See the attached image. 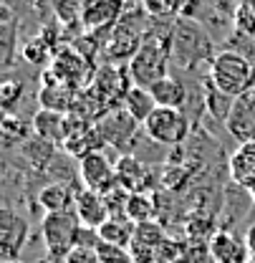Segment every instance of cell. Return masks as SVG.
<instances>
[{
  "label": "cell",
  "mask_w": 255,
  "mask_h": 263,
  "mask_svg": "<svg viewBox=\"0 0 255 263\" xmlns=\"http://www.w3.org/2000/svg\"><path fill=\"white\" fill-rule=\"evenodd\" d=\"M46 81L41 84V91H38V99H41V109H51V111H61V114H71L73 109V89L66 86L64 81H58L51 71L43 76Z\"/></svg>",
  "instance_id": "9a60e30c"
},
{
  "label": "cell",
  "mask_w": 255,
  "mask_h": 263,
  "mask_svg": "<svg viewBox=\"0 0 255 263\" xmlns=\"http://www.w3.org/2000/svg\"><path fill=\"white\" fill-rule=\"evenodd\" d=\"M134 233L136 226L127 220V218H109L101 228H99V238L101 243H109V246H119V248H131L134 243Z\"/></svg>",
  "instance_id": "7402d4cb"
},
{
  "label": "cell",
  "mask_w": 255,
  "mask_h": 263,
  "mask_svg": "<svg viewBox=\"0 0 255 263\" xmlns=\"http://www.w3.org/2000/svg\"><path fill=\"white\" fill-rule=\"evenodd\" d=\"M215 56H218V46L205 33V28L192 18H177L169 35L172 66L182 73H202V68L210 71Z\"/></svg>",
  "instance_id": "6da1fadb"
},
{
  "label": "cell",
  "mask_w": 255,
  "mask_h": 263,
  "mask_svg": "<svg viewBox=\"0 0 255 263\" xmlns=\"http://www.w3.org/2000/svg\"><path fill=\"white\" fill-rule=\"evenodd\" d=\"M114 170H116L119 187H124L127 193H144V185L149 182V170L139 157L119 155L114 162Z\"/></svg>",
  "instance_id": "2e32d148"
},
{
  "label": "cell",
  "mask_w": 255,
  "mask_h": 263,
  "mask_svg": "<svg viewBox=\"0 0 255 263\" xmlns=\"http://www.w3.org/2000/svg\"><path fill=\"white\" fill-rule=\"evenodd\" d=\"M28 129L33 132L31 124H23V119H18L15 114H5V119H3V132H5V137L8 139H18L21 144L31 137Z\"/></svg>",
  "instance_id": "4dcf8cb0"
},
{
  "label": "cell",
  "mask_w": 255,
  "mask_h": 263,
  "mask_svg": "<svg viewBox=\"0 0 255 263\" xmlns=\"http://www.w3.org/2000/svg\"><path fill=\"white\" fill-rule=\"evenodd\" d=\"M190 127L192 122L187 119L185 111H180V109H160L157 106V111L147 119V124L142 129L152 142H157L162 147H174V144H182L187 139Z\"/></svg>",
  "instance_id": "5b68a950"
},
{
  "label": "cell",
  "mask_w": 255,
  "mask_h": 263,
  "mask_svg": "<svg viewBox=\"0 0 255 263\" xmlns=\"http://www.w3.org/2000/svg\"><path fill=\"white\" fill-rule=\"evenodd\" d=\"M172 59H169V41H162L154 35H147L144 46L139 48V53L134 56V61L127 66L131 86L139 89H152L154 84H160L162 79L169 76Z\"/></svg>",
  "instance_id": "3957f363"
},
{
  "label": "cell",
  "mask_w": 255,
  "mask_h": 263,
  "mask_svg": "<svg viewBox=\"0 0 255 263\" xmlns=\"http://www.w3.org/2000/svg\"><path fill=\"white\" fill-rule=\"evenodd\" d=\"M76 193H79V187H71L64 182H48L38 190L35 197L46 213H68V210H73Z\"/></svg>",
  "instance_id": "ffe728a7"
},
{
  "label": "cell",
  "mask_w": 255,
  "mask_h": 263,
  "mask_svg": "<svg viewBox=\"0 0 255 263\" xmlns=\"http://www.w3.org/2000/svg\"><path fill=\"white\" fill-rule=\"evenodd\" d=\"M99 253V261L101 263H134L131 261V253L127 248H119V246H109V243H101L96 248Z\"/></svg>",
  "instance_id": "d6a6232c"
},
{
  "label": "cell",
  "mask_w": 255,
  "mask_h": 263,
  "mask_svg": "<svg viewBox=\"0 0 255 263\" xmlns=\"http://www.w3.org/2000/svg\"><path fill=\"white\" fill-rule=\"evenodd\" d=\"M210 258L215 263H248L250 253L245 238L230 230H215L210 238Z\"/></svg>",
  "instance_id": "4fadbf2b"
},
{
  "label": "cell",
  "mask_w": 255,
  "mask_h": 263,
  "mask_svg": "<svg viewBox=\"0 0 255 263\" xmlns=\"http://www.w3.org/2000/svg\"><path fill=\"white\" fill-rule=\"evenodd\" d=\"M79 233H81V223L76 218L73 210L68 213H46L41 220V235L46 243V251L53 261H61L76 248L79 243Z\"/></svg>",
  "instance_id": "277c9868"
},
{
  "label": "cell",
  "mask_w": 255,
  "mask_h": 263,
  "mask_svg": "<svg viewBox=\"0 0 255 263\" xmlns=\"http://www.w3.org/2000/svg\"><path fill=\"white\" fill-rule=\"evenodd\" d=\"M21 152H23V157H26V162H31L35 170H41V172H46L53 160L58 157V147L56 144H51V142H46V139H41V137H35L31 134L23 144H21Z\"/></svg>",
  "instance_id": "44dd1931"
},
{
  "label": "cell",
  "mask_w": 255,
  "mask_h": 263,
  "mask_svg": "<svg viewBox=\"0 0 255 263\" xmlns=\"http://www.w3.org/2000/svg\"><path fill=\"white\" fill-rule=\"evenodd\" d=\"M235 31L255 35V3H238V10H235Z\"/></svg>",
  "instance_id": "f546056e"
},
{
  "label": "cell",
  "mask_w": 255,
  "mask_h": 263,
  "mask_svg": "<svg viewBox=\"0 0 255 263\" xmlns=\"http://www.w3.org/2000/svg\"><path fill=\"white\" fill-rule=\"evenodd\" d=\"M225 129L238 144L255 142V89L235 99L230 117L225 122Z\"/></svg>",
  "instance_id": "30bf717a"
},
{
  "label": "cell",
  "mask_w": 255,
  "mask_h": 263,
  "mask_svg": "<svg viewBox=\"0 0 255 263\" xmlns=\"http://www.w3.org/2000/svg\"><path fill=\"white\" fill-rule=\"evenodd\" d=\"M73 213L79 218V223L84 228H91V230H99L106 220H109V208H106V200L104 195H99L94 190H81L76 193V202H73Z\"/></svg>",
  "instance_id": "5bb4252c"
},
{
  "label": "cell",
  "mask_w": 255,
  "mask_h": 263,
  "mask_svg": "<svg viewBox=\"0 0 255 263\" xmlns=\"http://www.w3.org/2000/svg\"><path fill=\"white\" fill-rule=\"evenodd\" d=\"M248 263H255V258H253V256H250V258H248Z\"/></svg>",
  "instance_id": "8d00e7d4"
},
{
  "label": "cell",
  "mask_w": 255,
  "mask_h": 263,
  "mask_svg": "<svg viewBox=\"0 0 255 263\" xmlns=\"http://www.w3.org/2000/svg\"><path fill=\"white\" fill-rule=\"evenodd\" d=\"M207 79L212 86H218L223 94L238 99L243 94H248L250 89H255V66L232 53V51H218V56L212 59L210 71H207Z\"/></svg>",
  "instance_id": "7a4b0ae2"
},
{
  "label": "cell",
  "mask_w": 255,
  "mask_h": 263,
  "mask_svg": "<svg viewBox=\"0 0 255 263\" xmlns=\"http://www.w3.org/2000/svg\"><path fill=\"white\" fill-rule=\"evenodd\" d=\"M127 5L124 3H111V0H91L84 3V15H81V26L86 33H109L116 28V23L122 21Z\"/></svg>",
  "instance_id": "9c48e42d"
},
{
  "label": "cell",
  "mask_w": 255,
  "mask_h": 263,
  "mask_svg": "<svg viewBox=\"0 0 255 263\" xmlns=\"http://www.w3.org/2000/svg\"><path fill=\"white\" fill-rule=\"evenodd\" d=\"M232 104H235V99L227 97V94H223V91H220L218 86H212V84H210V79H207V91H205V111H207L215 122H220V124H225V122H227Z\"/></svg>",
  "instance_id": "cb8c5ba5"
},
{
  "label": "cell",
  "mask_w": 255,
  "mask_h": 263,
  "mask_svg": "<svg viewBox=\"0 0 255 263\" xmlns=\"http://www.w3.org/2000/svg\"><path fill=\"white\" fill-rule=\"evenodd\" d=\"M227 172H230V182L240 185V187H250L255 180V142L238 144L235 152L227 160Z\"/></svg>",
  "instance_id": "e0dca14e"
},
{
  "label": "cell",
  "mask_w": 255,
  "mask_h": 263,
  "mask_svg": "<svg viewBox=\"0 0 255 263\" xmlns=\"http://www.w3.org/2000/svg\"><path fill=\"white\" fill-rule=\"evenodd\" d=\"M248 193H250V197H253V202H255V180L250 182V187H248Z\"/></svg>",
  "instance_id": "d590c367"
},
{
  "label": "cell",
  "mask_w": 255,
  "mask_h": 263,
  "mask_svg": "<svg viewBox=\"0 0 255 263\" xmlns=\"http://www.w3.org/2000/svg\"><path fill=\"white\" fill-rule=\"evenodd\" d=\"M33 134L56 144V147H64L73 132V119L71 114H61V111H51V109H38L33 114Z\"/></svg>",
  "instance_id": "8fae6325"
},
{
  "label": "cell",
  "mask_w": 255,
  "mask_h": 263,
  "mask_svg": "<svg viewBox=\"0 0 255 263\" xmlns=\"http://www.w3.org/2000/svg\"><path fill=\"white\" fill-rule=\"evenodd\" d=\"M64 263H101V261H99V253H96V251L76 246V248H73V251L66 256Z\"/></svg>",
  "instance_id": "836d02e7"
},
{
  "label": "cell",
  "mask_w": 255,
  "mask_h": 263,
  "mask_svg": "<svg viewBox=\"0 0 255 263\" xmlns=\"http://www.w3.org/2000/svg\"><path fill=\"white\" fill-rule=\"evenodd\" d=\"M51 10L56 13L58 23H64V26H79L84 31V26H81L84 3H56V5H51Z\"/></svg>",
  "instance_id": "f1b7e54d"
},
{
  "label": "cell",
  "mask_w": 255,
  "mask_h": 263,
  "mask_svg": "<svg viewBox=\"0 0 255 263\" xmlns=\"http://www.w3.org/2000/svg\"><path fill=\"white\" fill-rule=\"evenodd\" d=\"M245 246H248V253L255 258V210L253 215H250V220H248V226H245Z\"/></svg>",
  "instance_id": "e575fe53"
},
{
  "label": "cell",
  "mask_w": 255,
  "mask_h": 263,
  "mask_svg": "<svg viewBox=\"0 0 255 263\" xmlns=\"http://www.w3.org/2000/svg\"><path fill=\"white\" fill-rule=\"evenodd\" d=\"M154 200L147 195V193H131L127 202V218L134 226H144V223H152L154 220Z\"/></svg>",
  "instance_id": "d4e9b609"
},
{
  "label": "cell",
  "mask_w": 255,
  "mask_h": 263,
  "mask_svg": "<svg viewBox=\"0 0 255 263\" xmlns=\"http://www.w3.org/2000/svg\"><path fill=\"white\" fill-rule=\"evenodd\" d=\"M28 240V223L15 213L10 205L0 210V256L5 263H13L21 258V251Z\"/></svg>",
  "instance_id": "52a82bcc"
},
{
  "label": "cell",
  "mask_w": 255,
  "mask_h": 263,
  "mask_svg": "<svg viewBox=\"0 0 255 263\" xmlns=\"http://www.w3.org/2000/svg\"><path fill=\"white\" fill-rule=\"evenodd\" d=\"M23 59L33 66H46L51 61V53H53V46L43 38V35H35V38H28L21 48Z\"/></svg>",
  "instance_id": "4316f807"
},
{
  "label": "cell",
  "mask_w": 255,
  "mask_h": 263,
  "mask_svg": "<svg viewBox=\"0 0 255 263\" xmlns=\"http://www.w3.org/2000/svg\"><path fill=\"white\" fill-rule=\"evenodd\" d=\"M21 97H23V84L5 79L3 86H0V101L5 106V114H13V106H15V101H21Z\"/></svg>",
  "instance_id": "1f68e13d"
},
{
  "label": "cell",
  "mask_w": 255,
  "mask_h": 263,
  "mask_svg": "<svg viewBox=\"0 0 255 263\" xmlns=\"http://www.w3.org/2000/svg\"><path fill=\"white\" fill-rule=\"evenodd\" d=\"M79 177H81L86 190H94L99 195H106L114 187H119L116 170H114V164L106 160L104 152H94V155L79 160Z\"/></svg>",
  "instance_id": "ba28073f"
},
{
  "label": "cell",
  "mask_w": 255,
  "mask_h": 263,
  "mask_svg": "<svg viewBox=\"0 0 255 263\" xmlns=\"http://www.w3.org/2000/svg\"><path fill=\"white\" fill-rule=\"evenodd\" d=\"M223 51H232V53H238V56L248 59V61L255 66V35L235 31L232 33V38L223 46Z\"/></svg>",
  "instance_id": "83f0119b"
},
{
  "label": "cell",
  "mask_w": 255,
  "mask_h": 263,
  "mask_svg": "<svg viewBox=\"0 0 255 263\" xmlns=\"http://www.w3.org/2000/svg\"><path fill=\"white\" fill-rule=\"evenodd\" d=\"M149 94L154 97L160 109H180V111H185L187 99H190L187 84H185L182 79L172 76V73H169L167 79H162L160 84H154V86L149 89Z\"/></svg>",
  "instance_id": "ac0fdd59"
},
{
  "label": "cell",
  "mask_w": 255,
  "mask_h": 263,
  "mask_svg": "<svg viewBox=\"0 0 255 263\" xmlns=\"http://www.w3.org/2000/svg\"><path fill=\"white\" fill-rule=\"evenodd\" d=\"M124 109L134 117V122H139L142 127L147 124V119L157 111V101L154 97L147 91V89H139V86H131L129 89L127 99H124Z\"/></svg>",
  "instance_id": "603a6c76"
},
{
  "label": "cell",
  "mask_w": 255,
  "mask_h": 263,
  "mask_svg": "<svg viewBox=\"0 0 255 263\" xmlns=\"http://www.w3.org/2000/svg\"><path fill=\"white\" fill-rule=\"evenodd\" d=\"M139 127H142V124L134 122V117L129 114L124 106L106 111V114L96 122V129L101 134L104 144H106V147H114L119 155H129V149H131L134 142H136Z\"/></svg>",
  "instance_id": "8992f818"
},
{
  "label": "cell",
  "mask_w": 255,
  "mask_h": 263,
  "mask_svg": "<svg viewBox=\"0 0 255 263\" xmlns=\"http://www.w3.org/2000/svg\"><path fill=\"white\" fill-rule=\"evenodd\" d=\"M84 64H86V59H84L76 48H66V51H61V53L56 56V64L51 68V73H53L58 81H64L66 86L76 89L79 84H86Z\"/></svg>",
  "instance_id": "d6986e66"
},
{
  "label": "cell",
  "mask_w": 255,
  "mask_h": 263,
  "mask_svg": "<svg viewBox=\"0 0 255 263\" xmlns=\"http://www.w3.org/2000/svg\"><path fill=\"white\" fill-rule=\"evenodd\" d=\"M225 202H223V223H220V230H230L235 233V226H240L243 220H250L255 210V202L250 193L240 185H230L225 190Z\"/></svg>",
  "instance_id": "7c38bea8"
},
{
  "label": "cell",
  "mask_w": 255,
  "mask_h": 263,
  "mask_svg": "<svg viewBox=\"0 0 255 263\" xmlns=\"http://www.w3.org/2000/svg\"><path fill=\"white\" fill-rule=\"evenodd\" d=\"M134 248H144V251H154L160 253V248L164 246V230H162L160 223H144V226H136V233H134Z\"/></svg>",
  "instance_id": "484cf974"
}]
</instances>
